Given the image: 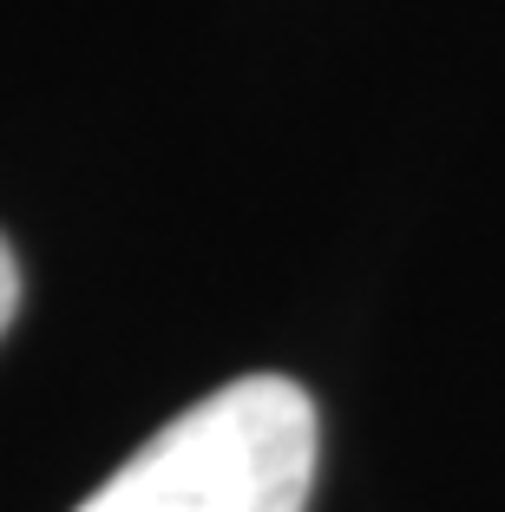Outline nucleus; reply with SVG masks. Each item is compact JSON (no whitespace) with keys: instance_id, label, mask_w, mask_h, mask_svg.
<instances>
[{"instance_id":"f257e3e1","label":"nucleus","mask_w":505,"mask_h":512,"mask_svg":"<svg viewBox=\"0 0 505 512\" xmlns=\"http://www.w3.org/2000/svg\"><path fill=\"white\" fill-rule=\"evenodd\" d=\"M315 401L289 375H243L164 421L73 512H302L315 486Z\"/></svg>"},{"instance_id":"f03ea898","label":"nucleus","mask_w":505,"mask_h":512,"mask_svg":"<svg viewBox=\"0 0 505 512\" xmlns=\"http://www.w3.org/2000/svg\"><path fill=\"white\" fill-rule=\"evenodd\" d=\"M14 309H20V263H14V243L0 237V335H7Z\"/></svg>"}]
</instances>
